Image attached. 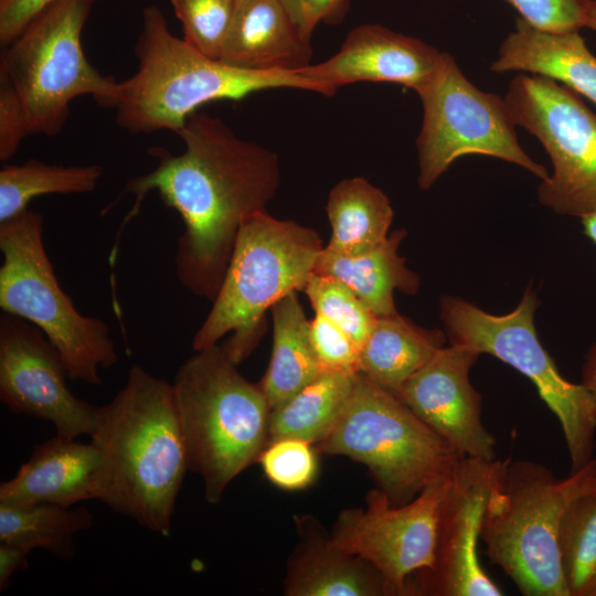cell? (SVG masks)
<instances>
[{"instance_id": "cell-1", "label": "cell", "mask_w": 596, "mask_h": 596, "mask_svg": "<svg viewBox=\"0 0 596 596\" xmlns=\"http://www.w3.org/2000/svg\"><path fill=\"white\" fill-rule=\"evenodd\" d=\"M177 135L184 142L183 152L150 148L157 167L126 183L125 192L134 195V205L119 227L109 264L116 260L125 225L156 191L184 225L174 257L180 284L212 301L242 224L266 211L279 188V159L275 152L237 137L221 118L204 113L191 114Z\"/></svg>"}, {"instance_id": "cell-2", "label": "cell", "mask_w": 596, "mask_h": 596, "mask_svg": "<svg viewBox=\"0 0 596 596\" xmlns=\"http://www.w3.org/2000/svg\"><path fill=\"white\" fill-rule=\"evenodd\" d=\"M93 499L168 536L189 460L173 386L134 365L116 396L97 407Z\"/></svg>"}, {"instance_id": "cell-3", "label": "cell", "mask_w": 596, "mask_h": 596, "mask_svg": "<svg viewBox=\"0 0 596 596\" xmlns=\"http://www.w3.org/2000/svg\"><path fill=\"white\" fill-rule=\"evenodd\" d=\"M136 41V73L119 82L114 108L117 125L130 134L178 132L204 104L242 99L268 88H298L315 93L320 86L297 72L237 68L196 51L171 33L156 6L142 10Z\"/></svg>"}, {"instance_id": "cell-4", "label": "cell", "mask_w": 596, "mask_h": 596, "mask_svg": "<svg viewBox=\"0 0 596 596\" xmlns=\"http://www.w3.org/2000/svg\"><path fill=\"white\" fill-rule=\"evenodd\" d=\"M221 344L195 351L172 384L189 469L219 503L230 482L257 459L269 439L272 408Z\"/></svg>"}, {"instance_id": "cell-5", "label": "cell", "mask_w": 596, "mask_h": 596, "mask_svg": "<svg viewBox=\"0 0 596 596\" xmlns=\"http://www.w3.org/2000/svg\"><path fill=\"white\" fill-rule=\"evenodd\" d=\"M324 246L319 234L267 211L247 219L237 238L212 308L195 332L194 351L219 343L240 364L257 345L265 313L281 298L302 290Z\"/></svg>"}, {"instance_id": "cell-6", "label": "cell", "mask_w": 596, "mask_h": 596, "mask_svg": "<svg viewBox=\"0 0 596 596\" xmlns=\"http://www.w3.org/2000/svg\"><path fill=\"white\" fill-rule=\"evenodd\" d=\"M596 485V458L565 479L531 460H502L489 496L481 541L489 561L523 596H568L558 535L568 504Z\"/></svg>"}, {"instance_id": "cell-7", "label": "cell", "mask_w": 596, "mask_h": 596, "mask_svg": "<svg viewBox=\"0 0 596 596\" xmlns=\"http://www.w3.org/2000/svg\"><path fill=\"white\" fill-rule=\"evenodd\" d=\"M43 223L30 207L0 223V308L44 333L70 380L100 385L99 369L118 360L109 327L81 313L61 287L44 246Z\"/></svg>"}, {"instance_id": "cell-8", "label": "cell", "mask_w": 596, "mask_h": 596, "mask_svg": "<svg viewBox=\"0 0 596 596\" xmlns=\"http://www.w3.org/2000/svg\"><path fill=\"white\" fill-rule=\"evenodd\" d=\"M316 449L365 465L395 505L449 476L461 458L396 395L361 372L336 425Z\"/></svg>"}, {"instance_id": "cell-9", "label": "cell", "mask_w": 596, "mask_h": 596, "mask_svg": "<svg viewBox=\"0 0 596 596\" xmlns=\"http://www.w3.org/2000/svg\"><path fill=\"white\" fill-rule=\"evenodd\" d=\"M98 1L57 0L2 50L0 73L17 91L31 134H60L78 96L114 108L119 82L100 74L82 45L83 29Z\"/></svg>"}, {"instance_id": "cell-10", "label": "cell", "mask_w": 596, "mask_h": 596, "mask_svg": "<svg viewBox=\"0 0 596 596\" xmlns=\"http://www.w3.org/2000/svg\"><path fill=\"white\" fill-rule=\"evenodd\" d=\"M536 309L538 298L531 288L514 310L502 316L449 296L440 300V319L450 343L490 354L534 384L561 425L573 472L594 458L596 415L587 390L566 380L542 345L534 327Z\"/></svg>"}, {"instance_id": "cell-11", "label": "cell", "mask_w": 596, "mask_h": 596, "mask_svg": "<svg viewBox=\"0 0 596 596\" xmlns=\"http://www.w3.org/2000/svg\"><path fill=\"white\" fill-rule=\"evenodd\" d=\"M423 123L416 140L418 185L428 190L458 158L482 155L515 163L544 180L546 169L518 141L515 124L500 96L477 88L445 53L434 79L417 94Z\"/></svg>"}, {"instance_id": "cell-12", "label": "cell", "mask_w": 596, "mask_h": 596, "mask_svg": "<svg viewBox=\"0 0 596 596\" xmlns=\"http://www.w3.org/2000/svg\"><path fill=\"white\" fill-rule=\"evenodd\" d=\"M504 102L515 126L535 136L551 158L540 202L577 217L596 211V114L568 87L534 74L515 76Z\"/></svg>"}, {"instance_id": "cell-13", "label": "cell", "mask_w": 596, "mask_h": 596, "mask_svg": "<svg viewBox=\"0 0 596 596\" xmlns=\"http://www.w3.org/2000/svg\"><path fill=\"white\" fill-rule=\"evenodd\" d=\"M451 473L401 505L392 504L381 489L371 490L366 508L339 513L332 543L372 564L384 577L390 596L411 595V576L434 567L439 512Z\"/></svg>"}, {"instance_id": "cell-14", "label": "cell", "mask_w": 596, "mask_h": 596, "mask_svg": "<svg viewBox=\"0 0 596 596\" xmlns=\"http://www.w3.org/2000/svg\"><path fill=\"white\" fill-rule=\"evenodd\" d=\"M57 350L34 324L17 316L0 318V400L12 412L52 423L58 436L91 435L97 407L66 384Z\"/></svg>"}, {"instance_id": "cell-15", "label": "cell", "mask_w": 596, "mask_h": 596, "mask_svg": "<svg viewBox=\"0 0 596 596\" xmlns=\"http://www.w3.org/2000/svg\"><path fill=\"white\" fill-rule=\"evenodd\" d=\"M502 460L461 457L441 502L434 567L415 592L435 596H501L478 554L482 520ZM416 594V593H415Z\"/></svg>"}, {"instance_id": "cell-16", "label": "cell", "mask_w": 596, "mask_h": 596, "mask_svg": "<svg viewBox=\"0 0 596 596\" xmlns=\"http://www.w3.org/2000/svg\"><path fill=\"white\" fill-rule=\"evenodd\" d=\"M479 353L445 345L396 395L428 428L461 457L496 459V437L481 419V396L470 382Z\"/></svg>"}, {"instance_id": "cell-17", "label": "cell", "mask_w": 596, "mask_h": 596, "mask_svg": "<svg viewBox=\"0 0 596 596\" xmlns=\"http://www.w3.org/2000/svg\"><path fill=\"white\" fill-rule=\"evenodd\" d=\"M444 57L445 52L419 39L366 23L351 30L336 54L297 73L328 96L358 82L395 83L418 94L437 75Z\"/></svg>"}, {"instance_id": "cell-18", "label": "cell", "mask_w": 596, "mask_h": 596, "mask_svg": "<svg viewBox=\"0 0 596 596\" xmlns=\"http://www.w3.org/2000/svg\"><path fill=\"white\" fill-rule=\"evenodd\" d=\"M310 42L283 0H235L221 61L248 71L297 72L310 65Z\"/></svg>"}, {"instance_id": "cell-19", "label": "cell", "mask_w": 596, "mask_h": 596, "mask_svg": "<svg viewBox=\"0 0 596 596\" xmlns=\"http://www.w3.org/2000/svg\"><path fill=\"white\" fill-rule=\"evenodd\" d=\"M98 459L92 443L56 435L35 446L18 473L0 485V503L70 508L91 500Z\"/></svg>"}, {"instance_id": "cell-20", "label": "cell", "mask_w": 596, "mask_h": 596, "mask_svg": "<svg viewBox=\"0 0 596 596\" xmlns=\"http://www.w3.org/2000/svg\"><path fill=\"white\" fill-rule=\"evenodd\" d=\"M300 542L290 557L287 596H390L384 577L368 561L334 545L317 525L298 520Z\"/></svg>"}, {"instance_id": "cell-21", "label": "cell", "mask_w": 596, "mask_h": 596, "mask_svg": "<svg viewBox=\"0 0 596 596\" xmlns=\"http://www.w3.org/2000/svg\"><path fill=\"white\" fill-rule=\"evenodd\" d=\"M497 73L529 72L561 82L596 105V56L579 31L554 33L517 19L491 64Z\"/></svg>"}, {"instance_id": "cell-22", "label": "cell", "mask_w": 596, "mask_h": 596, "mask_svg": "<svg viewBox=\"0 0 596 596\" xmlns=\"http://www.w3.org/2000/svg\"><path fill=\"white\" fill-rule=\"evenodd\" d=\"M405 236V230H396L375 248L354 256L336 254L323 247L313 273L343 281L374 316L394 315L397 312L394 292L398 290L414 295L421 284L418 275L398 255L400 244Z\"/></svg>"}, {"instance_id": "cell-23", "label": "cell", "mask_w": 596, "mask_h": 596, "mask_svg": "<svg viewBox=\"0 0 596 596\" xmlns=\"http://www.w3.org/2000/svg\"><path fill=\"white\" fill-rule=\"evenodd\" d=\"M446 337L398 312L377 317L360 350V372L397 395L404 383L445 347Z\"/></svg>"}, {"instance_id": "cell-24", "label": "cell", "mask_w": 596, "mask_h": 596, "mask_svg": "<svg viewBox=\"0 0 596 596\" xmlns=\"http://www.w3.org/2000/svg\"><path fill=\"white\" fill-rule=\"evenodd\" d=\"M273 349L268 368L259 383L272 409L280 406L321 373L297 291L272 308Z\"/></svg>"}, {"instance_id": "cell-25", "label": "cell", "mask_w": 596, "mask_h": 596, "mask_svg": "<svg viewBox=\"0 0 596 596\" xmlns=\"http://www.w3.org/2000/svg\"><path fill=\"white\" fill-rule=\"evenodd\" d=\"M326 209L331 236L324 247L344 256L360 255L382 244L394 216L386 194L362 177L339 181L329 193Z\"/></svg>"}, {"instance_id": "cell-26", "label": "cell", "mask_w": 596, "mask_h": 596, "mask_svg": "<svg viewBox=\"0 0 596 596\" xmlns=\"http://www.w3.org/2000/svg\"><path fill=\"white\" fill-rule=\"evenodd\" d=\"M356 375L322 372L284 404L272 409L268 443L296 438L315 446L324 439L340 417Z\"/></svg>"}, {"instance_id": "cell-27", "label": "cell", "mask_w": 596, "mask_h": 596, "mask_svg": "<svg viewBox=\"0 0 596 596\" xmlns=\"http://www.w3.org/2000/svg\"><path fill=\"white\" fill-rule=\"evenodd\" d=\"M93 520L91 511L83 507L70 510L55 504L0 503V542L30 551L44 549L58 557L71 558L74 535L89 529Z\"/></svg>"}, {"instance_id": "cell-28", "label": "cell", "mask_w": 596, "mask_h": 596, "mask_svg": "<svg viewBox=\"0 0 596 596\" xmlns=\"http://www.w3.org/2000/svg\"><path fill=\"white\" fill-rule=\"evenodd\" d=\"M102 174L97 164L65 167L35 159L6 164L0 170V223L28 210L36 196L93 192Z\"/></svg>"}, {"instance_id": "cell-29", "label": "cell", "mask_w": 596, "mask_h": 596, "mask_svg": "<svg viewBox=\"0 0 596 596\" xmlns=\"http://www.w3.org/2000/svg\"><path fill=\"white\" fill-rule=\"evenodd\" d=\"M558 552L568 596H596V485L566 508Z\"/></svg>"}, {"instance_id": "cell-30", "label": "cell", "mask_w": 596, "mask_h": 596, "mask_svg": "<svg viewBox=\"0 0 596 596\" xmlns=\"http://www.w3.org/2000/svg\"><path fill=\"white\" fill-rule=\"evenodd\" d=\"M302 291L315 312L341 328L361 350L377 317L356 294L338 278L317 273L311 274Z\"/></svg>"}, {"instance_id": "cell-31", "label": "cell", "mask_w": 596, "mask_h": 596, "mask_svg": "<svg viewBox=\"0 0 596 596\" xmlns=\"http://www.w3.org/2000/svg\"><path fill=\"white\" fill-rule=\"evenodd\" d=\"M183 40L202 54L221 60L235 0H171Z\"/></svg>"}, {"instance_id": "cell-32", "label": "cell", "mask_w": 596, "mask_h": 596, "mask_svg": "<svg viewBox=\"0 0 596 596\" xmlns=\"http://www.w3.org/2000/svg\"><path fill=\"white\" fill-rule=\"evenodd\" d=\"M312 444L281 438L267 444L257 462L268 480L285 490H299L310 486L318 471V460Z\"/></svg>"}, {"instance_id": "cell-33", "label": "cell", "mask_w": 596, "mask_h": 596, "mask_svg": "<svg viewBox=\"0 0 596 596\" xmlns=\"http://www.w3.org/2000/svg\"><path fill=\"white\" fill-rule=\"evenodd\" d=\"M532 26L554 33L587 28L596 0H507Z\"/></svg>"}, {"instance_id": "cell-34", "label": "cell", "mask_w": 596, "mask_h": 596, "mask_svg": "<svg viewBox=\"0 0 596 596\" xmlns=\"http://www.w3.org/2000/svg\"><path fill=\"white\" fill-rule=\"evenodd\" d=\"M310 338L322 372H360V348L337 324L316 313Z\"/></svg>"}, {"instance_id": "cell-35", "label": "cell", "mask_w": 596, "mask_h": 596, "mask_svg": "<svg viewBox=\"0 0 596 596\" xmlns=\"http://www.w3.org/2000/svg\"><path fill=\"white\" fill-rule=\"evenodd\" d=\"M30 128L23 104L6 75L0 73V160H9Z\"/></svg>"}, {"instance_id": "cell-36", "label": "cell", "mask_w": 596, "mask_h": 596, "mask_svg": "<svg viewBox=\"0 0 596 596\" xmlns=\"http://www.w3.org/2000/svg\"><path fill=\"white\" fill-rule=\"evenodd\" d=\"M300 31L311 39L321 22L336 23L345 14L349 0H283Z\"/></svg>"}, {"instance_id": "cell-37", "label": "cell", "mask_w": 596, "mask_h": 596, "mask_svg": "<svg viewBox=\"0 0 596 596\" xmlns=\"http://www.w3.org/2000/svg\"><path fill=\"white\" fill-rule=\"evenodd\" d=\"M57 0H6L0 3V43L14 41L30 22Z\"/></svg>"}, {"instance_id": "cell-38", "label": "cell", "mask_w": 596, "mask_h": 596, "mask_svg": "<svg viewBox=\"0 0 596 596\" xmlns=\"http://www.w3.org/2000/svg\"><path fill=\"white\" fill-rule=\"evenodd\" d=\"M31 551L18 544L1 542L0 544V590L10 584L12 575L28 567V555Z\"/></svg>"}, {"instance_id": "cell-39", "label": "cell", "mask_w": 596, "mask_h": 596, "mask_svg": "<svg viewBox=\"0 0 596 596\" xmlns=\"http://www.w3.org/2000/svg\"><path fill=\"white\" fill-rule=\"evenodd\" d=\"M581 384L587 390L596 415V343L585 354Z\"/></svg>"}, {"instance_id": "cell-40", "label": "cell", "mask_w": 596, "mask_h": 596, "mask_svg": "<svg viewBox=\"0 0 596 596\" xmlns=\"http://www.w3.org/2000/svg\"><path fill=\"white\" fill-rule=\"evenodd\" d=\"M584 233L596 244V211L581 217Z\"/></svg>"}, {"instance_id": "cell-41", "label": "cell", "mask_w": 596, "mask_h": 596, "mask_svg": "<svg viewBox=\"0 0 596 596\" xmlns=\"http://www.w3.org/2000/svg\"><path fill=\"white\" fill-rule=\"evenodd\" d=\"M587 28H589V29H592L593 31L596 32V9L593 12L592 19H590Z\"/></svg>"}, {"instance_id": "cell-42", "label": "cell", "mask_w": 596, "mask_h": 596, "mask_svg": "<svg viewBox=\"0 0 596 596\" xmlns=\"http://www.w3.org/2000/svg\"><path fill=\"white\" fill-rule=\"evenodd\" d=\"M6 0H0V3H3Z\"/></svg>"}]
</instances>
